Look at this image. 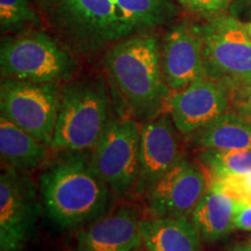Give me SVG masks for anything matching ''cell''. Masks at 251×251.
Instances as JSON below:
<instances>
[{
	"instance_id": "cell-4",
	"label": "cell",
	"mask_w": 251,
	"mask_h": 251,
	"mask_svg": "<svg viewBox=\"0 0 251 251\" xmlns=\"http://www.w3.org/2000/svg\"><path fill=\"white\" fill-rule=\"evenodd\" d=\"M111 99L101 77L87 78L65 86L51 149L57 151L92 150L109 120Z\"/></svg>"
},
{
	"instance_id": "cell-23",
	"label": "cell",
	"mask_w": 251,
	"mask_h": 251,
	"mask_svg": "<svg viewBox=\"0 0 251 251\" xmlns=\"http://www.w3.org/2000/svg\"><path fill=\"white\" fill-rule=\"evenodd\" d=\"M235 0H177L185 11L211 19L227 14Z\"/></svg>"
},
{
	"instance_id": "cell-27",
	"label": "cell",
	"mask_w": 251,
	"mask_h": 251,
	"mask_svg": "<svg viewBox=\"0 0 251 251\" xmlns=\"http://www.w3.org/2000/svg\"><path fill=\"white\" fill-rule=\"evenodd\" d=\"M246 114H248L247 115V119H248V121H249L250 122V124H251V108H249V109H246Z\"/></svg>"
},
{
	"instance_id": "cell-21",
	"label": "cell",
	"mask_w": 251,
	"mask_h": 251,
	"mask_svg": "<svg viewBox=\"0 0 251 251\" xmlns=\"http://www.w3.org/2000/svg\"><path fill=\"white\" fill-rule=\"evenodd\" d=\"M40 25V17L29 0H0V26L4 31L19 33Z\"/></svg>"
},
{
	"instance_id": "cell-13",
	"label": "cell",
	"mask_w": 251,
	"mask_h": 251,
	"mask_svg": "<svg viewBox=\"0 0 251 251\" xmlns=\"http://www.w3.org/2000/svg\"><path fill=\"white\" fill-rule=\"evenodd\" d=\"M161 65L166 85L172 92L206 77L199 25L178 23L170 27L161 45Z\"/></svg>"
},
{
	"instance_id": "cell-15",
	"label": "cell",
	"mask_w": 251,
	"mask_h": 251,
	"mask_svg": "<svg viewBox=\"0 0 251 251\" xmlns=\"http://www.w3.org/2000/svg\"><path fill=\"white\" fill-rule=\"evenodd\" d=\"M141 234L146 251H202L201 236L188 216L143 220Z\"/></svg>"
},
{
	"instance_id": "cell-18",
	"label": "cell",
	"mask_w": 251,
	"mask_h": 251,
	"mask_svg": "<svg viewBox=\"0 0 251 251\" xmlns=\"http://www.w3.org/2000/svg\"><path fill=\"white\" fill-rule=\"evenodd\" d=\"M190 137L201 149L249 150L251 124L243 115L226 112Z\"/></svg>"
},
{
	"instance_id": "cell-10",
	"label": "cell",
	"mask_w": 251,
	"mask_h": 251,
	"mask_svg": "<svg viewBox=\"0 0 251 251\" xmlns=\"http://www.w3.org/2000/svg\"><path fill=\"white\" fill-rule=\"evenodd\" d=\"M179 135L171 115L166 112L141 124L140 165L135 193L147 196L153 185L180 161Z\"/></svg>"
},
{
	"instance_id": "cell-25",
	"label": "cell",
	"mask_w": 251,
	"mask_h": 251,
	"mask_svg": "<svg viewBox=\"0 0 251 251\" xmlns=\"http://www.w3.org/2000/svg\"><path fill=\"white\" fill-rule=\"evenodd\" d=\"M228 14L244 24L251 23V0H235Z\"/></svg>"
},
{
	"instance_id": "cell-8",
	"label": "cell",
	"mask_w": 251,
	"mask_h": 251,
	"mask_svg": "<svg viewBox=\"0 0 251 251\" xmlns=\"http://www.w3.org/2000/svg\"><path fill=\"white\" fill-rule=\"evenodd\" d=\"M141 124L130 117L111 118L91 153V161L114 194L134 190L140 165Z\"/></svg>"
},
{
	"instance_id": "cell-16",
	"label": "cell",
	"mask_w": 251,
	"mask_h": 251,
	"mask_svg": "<svg viewBox=\"0 0 251 251\" xmlns=\"http://www.w3.org/2000/svg\"><path fill=\"white\" fill-rule=\"evenodd\" d=\"M50 147L0 117V159L2 169L28 172L39 169L49 157Z\"/></svg>"
},
{
	"instance_id": "cell-26",
	"label": "cell",
	"mask_w": 251,
	"mask_h": 251,
	"mask_svg": "<svg viewBox=\"0 0 251 251\" xmlns=\"http://www.w3.org/2000/svg\"><path fill=\"white\" fill-rule=\"evenodd\" d=\"M228 251H251V243L250 244H242V246H236L233 249Z\"/></svg>"
},
{
	"instance_id": "cell-28",
	"label": "cell",
	"mask_w": 251,
	"mask_h": 251,
	"mask_svg": "<svg viewBox=\"0 0 251 251\" xmlns=\"http://www.w3.org/2000/svg\"><path fill=\"white\" fill-rule=\"evenodd\" d=\"M247 25V29H248V33H249V35L251 37V23H248Z\"/></svg>"
},
{
	"instance_id": "cell-19",
	"label": "cell",
	"mask_w": 251,
	"mask_h": 251,
	"mask_svg": "<svg viewBox=\"0 0 251 251\" xmlns=\"http://www.w3.org/2000/svg\"><path fill=\"white\" fill-rule=\"evenodd\" d=\"M139 33L168 24L177 13L174 0H117Z\"/></svg>"
},
{
	"instance_id": "cell-12",
	"label": "cell",
	"mask_w": 251,
	"mask_h": 251,
	"mask_svg": "<svg viewBox=\"0 0 251 251\" xmlns=\"http://www.w3.org/2000/svg\"><path fill=\"white\" fill-rule=\"evenodd\" d=\"M228 87L208 77L171 92L166 109L178 131L190 136L228 112Z\"/></svg>"
},
{
	"instance_id": "cell-2",
	"label": "cell",
	"mask_w": 251,
	"mask_h": 251,
	"mask_svg": "<svg viewBox=\"0 0 251 251\" xmlns=\"http://www.w3.org/2000/svg\"><path fill=\"white\" fill-rule=\"evenodd\" d=\"M103 63L130 117L144 122L164 113L172 91L163 77L161 43L156 34L142 31L115 43Z\"/></svg>"
},
{
	"instance_id": "cell-3",
	"label": "cell",
	"mask_w": 251,
	"mask_h": 251,
	"mask_svg": "<svg viewBox=\"0 0 251 251\" xmlns=\"http://www.w3.org/2000/svg\"><path fill=\"white\" fill-rule=\"evenodd\" d=\"M49 23L72 46L93 51L139 34L117 0H41Z\"/></svg>"
},
{
	"instance_id": "cell-14",
	"label": "cell",
	"mask_w": 251,
	"mask_h": 251,
	"mask_svg": "<svg viewBox=\"0 0 251 251\" xmlns=\"http://www.w3.org/2000/svg\"><path fill=\"white\" fill-rule=\"evenodd\" d=\"M142 221L136 206L119 205L80 227L74 251H134L142 244Z\"/></svg>"
},
{
	"instance_id": "cell-20",
	"label": "cell",
	"mask_w": 251,
	"mask_h": 251,
	"mask_svg": "<svg viewBox=\"0 0 251 251\" xmlns=\"http://www.w3.org/2000/svg\"><path fill=\"white\" fill-rule=\"evenodd\" d=\"M199 159L203 168L211 172L213 179L251 174V149H202Z\"/></svg>"
},
{
	"instance_id": "cell-24",
	"label": "cell",
	"mask_w": 251,
	"mask_h": 251,
	"mask_svg": "<svg viewBox=\"0 0 251 251\" xmlns=\"http://www.w3.org/2000/svg\"><path fill=\"white\" fill-rule=\"evenodd\" d=\"M234 227L240 230H251V203L237 202Z\"/></svg>"
},
{
	"instance_id": "cell-6",
	"label": "cell",
	"mask_w": 251,
	"mask_h": 251,
	"mask_svg": "<svg viewBox=\"0 0 251 251\" xmlns=\"http://www.w3.org/2000/svg\"><path fill=\"white\" fill-rule=\"evenodd\" d=\"M206 77L226 86L251 84V37L247 25L230 14L200 24Z\"/></svg>"
},
{
	"instance_id": "cell-9",
	"label": "cell",
	"mask_w": 251,
	"mask_h": 251,
	"mask_svg": "<svg viewBox=\"0 0 251 251\" xmlns=\"http://www.w3.org/2000/svg\"><path fill=\"white\" fill-rule=\"evenodd\" d=\"M0 176V251H21L41 214L39 185L28 172L2 169Z\"/></svg>"
},
{
	"instance_id": "cell-5",
	"label": "cell",
	"mask_w": 251,
	"mask_h": 251,
	"mask_svg": "<svg viewBox=\"0 0 251 251\" xmlns=\"http://www.w3.org/2000/svg\"><path fill=\"white\" fill-rule=\"evenodd\" d=\"M0 70L2 78L56 84L72 76L76 63L51 36L29 29L2 40Z\"/></svg>"
},
{
	"instance_id": "cell-22",
	"label": "cell",
	"mask_w": 251,
	"mask_h": 251,
	"mask_svg": "<svg viewBox=\"0 0 251 251\" xmlns=\"http://www.w3.org/2000/svg\"><path fill=\"white\" fill-rule=\"evenodd\" d=\"M237 202L251 203V174L229 176L214 179L211 185Z\"/></svg>"
},
{
	"instance_id": "cell-17",
	"label": "cell",
	"mask_w": 251,
	"mask_h": 251,
	"mask_svg": "<svg viewBox=\"0 0 251 251\" xmlns=\"http://www.w3.org/2000/svg\"><path fill=\"white\" fill-rule=\"evenodd\" d=\"M237 201L218 190L209 187L191 214V220L205 242H216L234 230Z\"/></svg>"
},
{
	"instance_id": "cell-11",
	"label": "cell",
	"mask_w": 251,
	"mask_h": 251,
	"mask_svg": "<svg viewBox=\"0 0 251 251\" xmlns=\"http://www.w3.org/2000/svg\"><path fill=\"white\" fill-rule=\"evenodd\" d=\"M207 191L205 172L181 157L147 194L152 218L188 216Z\"/></svg>"
},
{
	"instance_id": "cell-1",
	"label": "cell",
	"mask_w": 251,
	"mask_h": 251,
	"mask_svg": "<svg viewBox=\"0 0 251 251\" xmlns=\"http://www.w3.org/2000/svg\"><path fill=\"white\" fill-rule=\"evenodd\" d=\"M37 185L47 216L61 230L83 227L108 211L112 191L86 151H62Z\"/></svg>"
},
{
	"instance_id": "cell-7",
	"label": "cell",
	"mask_w": 251,
	"mask_h": 251,
	"mask_svg": "<svg viewBox=\"0 0 251 251\" xmlns=\"http://www.w3.org/2000/svg\"><path fill=\"white\" fill-rule=\"evenodd\" d=\"M59 94L55 83L4 78L0 85L1 117L51 148L58 118Z\"/></svg>"
}]
</instances>
